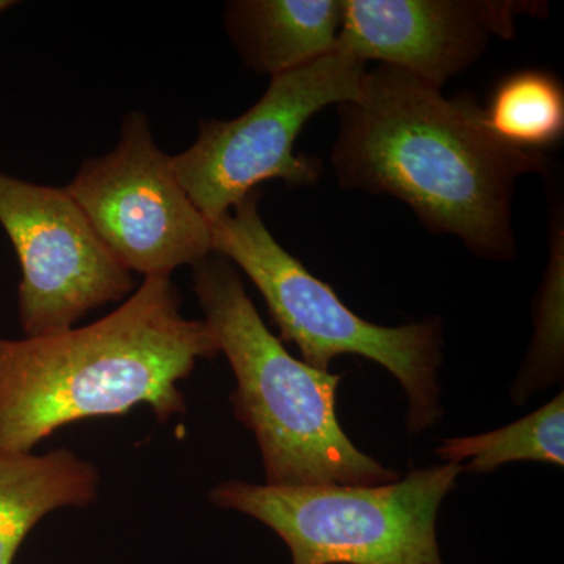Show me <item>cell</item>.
Returning <instances> with one entry per match:
<instances>
[{"label":"cell","mask_w":564,"mask_h":564,"mask_svg":"<svg viewBox=\"0 0 564 564\" xmlns=\"http://www.w3.org/2000/svg\"><path fill=\"white\" fill-rule=\"evenodd\" d=\"M339 117L332 162L344 187L402 199L430 231L458 237L480 258H513L516 180L545 173L543 152L497 139L470 96L445 99L388 65L367 70Z\"/></svg>","instance_id":"6da1fadb"},{"label":"cell","mask_w":564,"mask_h":564,"mask_svg":"<svg viewBox=\"0 0 564 564\" xmlns=\"http://www.w3.org/2000/svg\"><path fill=\"white\" fill-rule=\"evenodd\" d=\"M182 303L172 278H144L99 321L50 336H0V448L33 452L63 426L139 406L159 423L185 414L182 381L220 347Z\"/></svg>","instance_id":"7a4b0ae2"},{"label":"cell","mask_w":564,"mask_h":564,"mask_svg":"<svg viewBox=\"0 0 564 564\" xmlns=\"http://www.w3.org/2000/svg\"><path fill=\"white\" fill-rule=\"evenodd\" d=\"M193 292L236 377L234 415L254 434L265 485L380 486L399 480L348 440L336 413L344 375L293 358L267 328L239 270L212 252L193 267Z\"/></svg>","instance_id":"3957f363"},{"label":"cell","mask_w":564,"mask_h":564,"mask_svg":"<svg viewBox=\"0 0 564 564\" xmlns=\"http://www.w3.org/2000/svg\"><path fill=\"white\" fill-rule=\"evenodd\" d=\"M261 191L212 223V250L242 270L261 292L281 339L295 344L303 362L328 372L340 355L380 364L402 384L408 399L406 430L422 434L443 419L441 386L443 322L386 328L364 321L332 285L315 278L284 250L262 220Z\"/></svg>","instance_id":"277c9868"},{"label":"cell","mask_w":564,"mask_h":564,"mask_svg":"<svg viewBox=\"0 0 564 564\" xmlns=\"http://www.w3.org/2000/svg\"><path fill=\"white\" fill-rule=\"evenodd\" d=\"M463 464L415 469L380 486H270L223 481L209 500L262 522L292 564H444L437 514Z\"/></svg>","instance_id":"5b68a950"},{"label":"cell","mask_w":564,"mask_h":564,"mask_svg":"<svg viewBox=\"0 0 564 564\" xmlns=\"http://www.w3.org/2000/svg\"><path fill=\"white\" fill-rule=\"evenodd\" d=\"M366 62L336 47L317 61L278 74L250 110L234 120L199 122L195 143L172 155L174 174L207 221L231 212L259 185H313L322 163L296 154L304 124L333 104L358 101Z\"/></svg>","instance_id":"8992f818"},{"label":"cell","mask_w":564,"mask_h":564,"mask_svg":"<svg viewBox=\"0 0 564 564\" xmlns=\"http://www.w3.org/2000/svg\"><path fill=\"white\" fill-rule=\"evenodd\" d=\"M66 192L129 272L172 278L212 252V225L174 174L140 110L124 118L109 154L87 159Z\"/></svg>","instance_id":"52a82bcc"},{"label":"cell","mask_w":564,"mask_h":564,"mask_svg":"<svg viewBox=\"0 0 564 564\" xmlns=\"http://www.w3.org/2000/svg\"><path fill=\"white\" fill-rule=\"evenodd\" d=\"M0 226L20 261L18 317L24 337L68 332L137 289L133 274L65 187L0 172Z\"/></svg>","instance_id":"ba28073f"},{"label":"cell","mask_w":564,"mask_h":564,"mask_svg":"<svg viewBox=\"0 0 564 564\" xmlns=\"http://www.w3.org/2000/svg\"><path fill=\"white\" fill-rule=\"evenodd\" d=\"M337 47L443 88L484 52L491 36L511 39L519 2L344 0Z\"/></svg>","instance_id":"9c48e42d"},{"label":"cell","mask_w":564,"mask_h":564,"mask_svg":"<svg viewBox=\"0 0 564 564\" xmlns=\"http://www.w3.org/2000/svg\"><path fill=\"white\" fill-rule=\"evenodd\" d=\"M344 9V0H234L225 25L245 65L273 77L336 50Z\"/></svg>","instance_id":"30bf717a"},{"label":"cell","mask_w":564,"mask_h":564,"mask_svg":"<svg viewBox=\"0 0 564 564\" xmlns=\"http://www.w3.org/2000/svg\"><path fill=\"white\" fill-rule=\"evenodd\" d=\"M101 475L69 448L44 455L0 448V564H13L29 533L62 508L90 507Z\"/></svg>","instance_id":"8fae6325"},{"label":"cell","mask_w":564,"mask_h":564,"mask_svg":"<svg viewBox=\"0 0 564 564\" xmlns=\"http://www.w3.org/2000/svg\"><path fill=\"white\" fill-rule=\"evenodd\" d=\"M436 454L463 473L489 474L503 464L540 462L563 467L564 395L560 392L540 410L494 432L444 440Z\"/></svg>","instance_id":"7c38bea8"},{"label":"cell","mask_w":564,"mask_h":564,"mask_svg":"<svg viewBox=\"0 0 564 564\" xmlns=\"http://www.w3.org/2000/svg\"><path fill=\"white\" fill-rule=\"evenodd\" d=\"M484 120L508 147L541 154L564 133L562 84L545 70H518L497 85Z\"/></svg>","instance_id":"4fadbf2b"},{"label":"cell","mask_w":564,"mask_h":564,"mask_svg":"<svg viewBox=\"0 0 564 564\" xmlns=\"http://www.w3.org/2000/svg\"><path fill=\"white\" fill-rule=\"evenodd\" d=\"M563 218L555 220L552 231L551 259L541 288L536 310V332L524 369L513 388V399L525 403L530 393L551 386L562 377L563 370V274L564 231Z\"/></svg>","instance_id":"5bb4252c"},{"label":"cell","mask_w":564,"mask_h":564,"mask_svg":"<svg viewBox=\"0 0 564 564\" xmlns=\"http://www.w3.org/2000/svg\"><path fill=\"white\" fill-rule=\"evenodd\" d=\"M17 2L13 0H0V14L6 13L7 10L13 9Z\"/></svg>","instance_id":"9a60e30c"}]
</instances>
